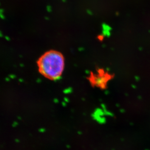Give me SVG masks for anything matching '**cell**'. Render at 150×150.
I'll return each instance as SVG.
<instances>
[{
    "mask_svg": "<svg viewBox=\"0 0 150 150\" xmlns=\"http://www.w3.org/2000/svg\"><path fill=\"white\" fill-rule=\"evenodd\" d=\"M91 78L92 79L93 82L97 85H100V81L102 82V83H105V81H106L105 79H108V75L107 74H105V72L103 71H100L97 72V74H93Z\"/></svg>",
    "mask_w": 150,
    "mask_h": 150,
    "instance_id": "cell-2",
    "label": "cell"
},
{
    "mask_svg": "<svg viewBox=\"0 0 150 150\" xmlns=\"http://www.w3.org/2000/svg\"><path fill=\"white\" fill-rule=\"evenodd\" d=\"M38 67L40 73L46 78L50 80L58 79L64 71V57L58 51H48L38 59Z\"/></svg>",
    "mask_w": 150,
    "mask_h": 150,
    "instance_id": "cell-1",
    "label": "cell"
}]
</instances>
